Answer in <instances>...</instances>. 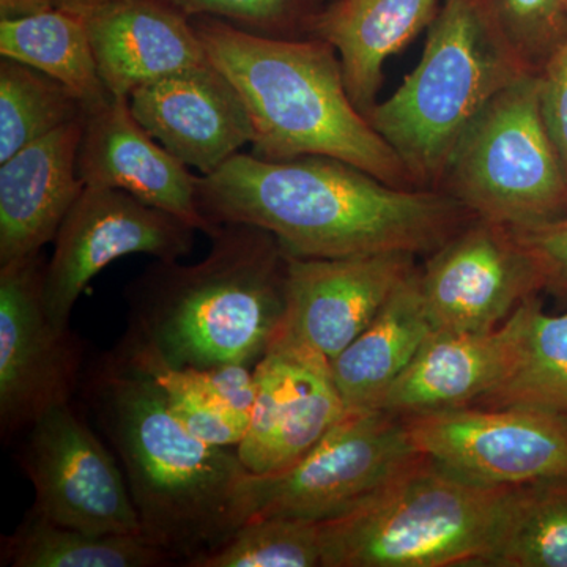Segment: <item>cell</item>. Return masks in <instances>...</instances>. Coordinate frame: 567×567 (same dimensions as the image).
<instances>
[{
  "label": "cell",
  "mask_w": 567,
  "mask_h": 567,
  "mask_svg": "<svg viewBox=\"0 0 567 567\" xmlns=\"http://www.w3.org/2000/svg\"><path fill=\"white\" fill-rule=\"evenodd\" d=\"M432 331L415 268L395 287L363 333L331 361L346 409H375Z\"/></svg>",
  "instance_id": "obj_22"
},
{
  "label": "cell",
  "mask_w": 567,
  "mask_h": 567,
  "mask_svg": "<svg viewBox=\"0 0 567 567\" xmlns=\"http://www.w3.org/2000/svg\"><path fill=\"white\" fill-rule=\"evenodd\" d=\"M200 262L158 260L130 282L126 346L177 368L256 365L281 324L287 252L251 224H219Z\"/></svg>",
  "instance_id": "obj_3"
},
{
  "label": "cell",
  "mask_w": 567,
  "mask_h": 567,
  "mask_svg": "<svg viewBox=\"0 0 567 567\" xmlns=\"http://www.w3.org/2000/svg\"><path fill=\"white\" fill-rule=\"evenodd\" d=\"M192 224L121 189L85 186L54 238L44 267L43 305L51 322L70 327L74 305L103 268L132 254L178 260L192 252Z\"/></svg>",
  "instance_id": "obj_12"
},
{
  "label": "cell",
  "mask_w": 567,
  "mask_h": 567,
  "mask_svg": "<svg viewBox=\"0 0 567 567\" xmlns=\"http://www.w3.org/2000/svg\"><path fill=\"white\" fill-rule=\"evenodd\" d=\"M213 65L244 99L252 155L268 162L322 155L401 189L416 188L404 163L354 107L338 51L327 41L274 40L212 17L193 18Z\"/></svg>",
  "instance_id": "obj_4"
},
{
  "label": "cell",
  "mask_w": 567,
  "mask_h": 567,
  "mask_svg": "<svg viewBox=\"0 0 567 567\" xmlns=\"http://www.w3.org/2000/svg\"><path fill=\"white\" fill-rule=\"evenodd\" d=\"M509 319L516 330L509 374L473 405L539 406L567 420V315H547L533 295Z\"/></svg>",
  "instance_id": "obj_24"
},
{
  "label": "cell",
  "mask_w": 567,
  "mask_h": 567,
  "mask_svg": "<svg viewBox=\"0 0 567 567\" xmlns=\"http://www.w3.org/2000/svg\"><path fill=\"white\" fill-rule=\"evenodd\" d=\"M80 393L121 462L148 543L185 566L229 539L248 473L235 447L193 435L155 380L114 350L89 365Z\"/></svg>",
  "instance_id": "obj_2"
},
{
  "label": "cell",
  "mask_w": 567,
  "mask_h": 567,
  "mask_svg": "<svg viewBox=\"0 0 567 567\" xmlns=\"http://www.w3.org/2000/svg\"><path fill=\"white\" fill-rule=\"evenodd\" d=\"M514 349L511 319L488 333L434 330L375 409L410 416L476 404L509 374Z\"/></svg>",
  "instance_id": "obj_20"
},
{
  "label": "cell",
  "mask_w": 567,
  "mask_h": 567,
  "mask_svg": "<svg viewBox=\"0 0 567 567\" xmlns=\"http://www.w3.org/2000/svg\"><path fill=\"white\" fill-rule=\"evenodd\" d=\"M78 175L85 186L132 194L199 233L215 230L197 203V175L142 128L128 96H112L99 111L84 114Z\"/></svg>",
  "instance_id": "obj_17"
},
{
  "label": "cell",
  "mask_w": 567,
  "mask_h": 567,
  "mask_svg": "<svg viewBox=\"0 0 567 567\" xmlns=\"http://www.w3.org/2000/svg\"><path fill=\"white\" fill-rule=\"evenodd\" d=\"M84 117L66 85L25 63L0 61V163L33 142Z\"/></svg>",
  "instance_id": "obj_26"
},
{
  "label": "cell",
  "mask_w": 567,
  "mask_h": 567,
  "mask_svg": "<svg viewBox=\"0 0 567 567\" xmlns=\"http://www.w3.org/2000/svg\"><path fill=\"white\" fill-rule=\"evenodd\" d=\"M420 287L435 331L473 334L496 330L544 289L513 230L480 218L431 254Z\"/></svg>",
  "instance_id": "obj_13"
},
{
  "label": "cell",
  "mask_w": 567,
  "mask_h": 567,
  "mask_svg": "<svg viewBox=\"0 0 567 567\" xmlns=\"http://www.w3.org/2000/svg\"><path fill=\"white\" fill-rule=\"evenodd\" d=\"M415 268V254L409 252L339 259L287 254L284 315L268 349L305 350L331 363Z\"/></svg>",
  "instance_id": "obj_14"
},
{
  "label": "cell",
  "mask_w": 567,
  "mask_h": 567,
  "mask_svg": "<svg viewBox=\"0 0 567 567\" xmlns=\"http://www.w3.org/2000/svg\"><path fill=\"white\" fill-rule=\"evenodd\" d=\"M256 365L227 363L203 369L208 382L218 391L224 401L238 412L251 417L256 402L257 383L254 374Z\"/></svg>",
  "instance_id": "obj_34"
},
{
  "label": "cell",
  "mask_w": 567,
  "mask_h": 567,
  "mask_svg": "<svg viewBox=\"0 0 567 567\" xmlns=\"http://www.w3.org/2000/svg\"><path fill=\"white\" fill-rule=\"evenodd\" d=\"M185 567H322L320 524L287 517L246 522Z\"/></svg>",
  "instance_id": "obj_28"
},
{
  "label": "cell",
  "mask_w": 567,
  "mask_h": 567,
  "mask_svg": "<svg viewBox=\"0 0 567 567\" xmlns=\"http://www.w3.org/2000/svg\"><path fill=\"white\" fill-rule=\"evenodd\" d=\"M0 561L9 567H156L173 565L174 558L145 537L82 532L55 524L32 507L2 537Z\"/></svg>",
  "instance_id": "obj_25"
},
{
  "label": "cell",
  "mask_w": 567,
  "mask_h": 567,
  "mask_svg": "<svg viewBox=\"0 0 567 567\" xmlns=\"http://www.w3.org/2000/svg\"><path fill=\"white\" fill-rule=\"evenodd\" d=\"M257 393L237 447L248 472H279L305 457L346 413L331 363L297 349H268L254 368Z\"/></svg>",
  "instance_id": "obj_15"
},
{
  "label": "cell",
  "mask_w": 567,
  "mask_h": 567,
  "mask_svg": "<svg viewBox=\"0 0 567 567\" xmlns=\"http://www.w3.org/2000/svg\"><path fill=\"white\" fill-rule=\"evenodd\" d=\"M82 128L84 117L0 163V265L41 252L80 199Z\"/></svg>",
  "instance_id": "obj_19"
},
{
  "label": "cell",
  "mask_w": 567,
  "mask_h": 567,
  "mask_svg": "<svg viewBox=\"0 0 567 567\" xmlns=\"http://www.w3.org/2000/svg\"><path fill=\"white\" fill-rule=\"evenodd\" d=\"M436 11V0H334L320 14L315 39L338 51L347 93L364 117L379 103L388 59L429 28Z\"/></svg>",
  "instance_id": "obj_21"
},
{
  "label": "cell",
  "mask_w": 567,
  "mask_h": 567,
  "mask_svg": "<svg viewBox=\"0 0 567 567\" xmlns=\"http://www.w3.org/2000/svg\"><path fill=\"white\" fill-rule=\"evenodd\" d=\"M0 55L61 81L81 100L84 114L111 102L84 14L54 9L22 20L0 21Z\"/></svg>",
  "instance_id": "obj_23"
},
{
  "label": "cell",
  "mask_w": 567,
  "mask_h": 567,
  "mask_svg": "<svg viewBox=\"0 0 567 567\" xmlns=\"http://www.w3.org/2000/svg\"><path fill=\"white\" fill-rule=\"evenodd\" d=\"M535 486H487L424 456L365 505L320 522L322 567L488 566Z\"/></svg>",
  "instance_id": "obj_5"
},
{
  "label": "cell",
  "mask_w": 567,
  "mask_h": 567,
  "mask_svg": "<svg viewBox=\"0 0 567 567\" xmlns=\"http://www.w3.org/2000/svg\"><path fill=\"white\" fill-rule=\"evenodd\" d=\"M484 11L528 73L539 74L567 37V0H483Z\"/></svg>",
  "instance_id": "obj_31"
},
{
  "label": "cell",
  "mask_w": 567,
  "mask_h": 567,
  "mask_svg": "<svg viewBox=\"0 0 567 567\" xmlns=\"http://www.w3.org/2000/svg\"><path fill=\"white\" fill-rule=\"evenodd\" d=\"M130 110L153 140L208 175L251 144V117L233 82L210 61L142 85Z\"/></svg>",
  "instance_id": "obj_16"
},
{
  "label": "cell",
  "mask_w": 567,
  "mask_h": 567,
  "mask_svg": "<svg viewBox=\"0 0 567 567\" xmlns=\"http://www.w3.org/2000/svg\"><path fill=\"white\" fill-rule=\"evenodd\" d=\"M197 203L213 227H262L306 259L432 254L477 218L442 189L394 188L322 155L268 162L237 153L197 175Z\"/></svg>",
  "instance_id": "obj_1"
},
{
  "label": "cell",
  "mask_w": 567,
  "mask_h": 567,
  "mask_svg": "<svg viewBox=\"0 0 567 567\" xmlns=\"http://www.w3.org/2000/svg\"><path fill=\"white\" fill-rule=\"evenodd\" d=\"M18 462L41 516L95 535L142 536L121 462L74 401L52 406L22 434Z\"/></svg>",
  "instance_id": "obj_9"
},
{
  "label": "cell",
  "mask_w": 567,
  "mask_h": 567,
  "mask_svg": "<svg viewBox=\"0 0 567 567\" xmlns=\"http://www.w3.org/2000/svg\"><path fill=\"white\" fill-rule=\"evenodd\" d=\"M41 252L0 265V435L24 434L52 406L69 404L84 379V346L51 322Z\"/></svg>",
  "instance_id": "obj_11"
},
{
  "label": "cell",
  "mask_w": 567,
  "mask_h": 567,
  "mask_svg": "<svg viewBox=\"0 0 567 567\" xmlns=\"http://www.w3.org/2000/svg\"><path fill=\"white\" fill-rule=\"evenodd\" d=\"M509 229L535 262L543 287L567 295V215Z\"/></svg>",
  "instance_id": "obj_32"
},
{
  "label": "cell",
  "mask_w": 567,
  "mask_h": 567,
  "mask_svg": "<svg viewBox=\"0 0 567 567\" xmlns=\"http://www.w3.org/2000/svg\"><path fill=\"white\" fill-rule=\"evenodd\" d=\"M114 352L155 380L171 412L193 435L210 445L237 450L249 427V417L233 409L205 377L203 369L177 368L158 354L118 342Z\"/></svg>",
  "instance_id": "obj_27"
},
{
  "label": "cell",
  "mask_w": 567,
  "mask_h": 567,
  "mask_svg": "<svg viewBox=\"0 0 567 567\" xmlns=\"http://www.w3.org/2000/svg\"><path fill=\"white\" fill-rule=\"evenodd\" d=\"M488 566L567 567V481L536 484Z\"/></svg>",
  "instance_id": "obj_29"
},
{
  "label": "cell",
  "mask_w": 567,
  "mask_h": 567,
  "mask_svg": "<svg viewBox=\"0 0 567 567\" xmlns=\"http://www.w3.org/2000/svg\"><path fill=\"white\" fill-rule=\"evenodd\" d=\"M528 73L499 35L483 0H443L416 69L365 115L420 189H439L466 126Z\"/></svg>",
  "instance_id": "obj_6"
},
{
  "label": "cell",
  "mask_w": 567,
  "mask_h": 567,
  "mask_svg": "<svg viewBox=\"0 0 567 567\" xmlns=\"http://www.w3.org/2000/svg\"><path fill=\"white\" fill-rule=\"evenodd\" d=\"M82 14L112 96L210 61L193 18L167 0H111Z\"/></svg>",
  "instance_id": "obj_18"
},
{
  "label": "cell",
  "mask_w": 567,
  "mask_h": 567,
  "mask_svg": "<svg viewBox=\"0 0 567 567\" xmlns=\"http://www.w3.org/2000/svg\"><path fill=\"white\" fill-rule=\"evenodd\" d=\"M54 9L55 0H0V21L22 20Z\"/></svg>",
  "instance_id": "obj_35"
},
{
  "label": "cell",
  "mask_w": 567,
  "mask_h": 567,
  "mask_svg": "<svg viewBox=\"0 0 567 567\" xmlns=\"http://www.w3.org/2000/svg\"><path fill=\"white\" fill-rule=\"evenodd\" d=\"M106 2H111V0H55V7L82 14L93 9V7H99Z\"/></svg>",
  "instance_id": "obj_36"
},
{
  "label": "cell",
  "mask_w": 567,
  "mask_h": 567,
  "mask_svg": "<svg viewBox=\"0 0 567 567\" xmlns=\"http://www.w3.org/2000/svg\"><path fill=\"white\" fill-rule=\"evenodd\" d=\"M439 189L506 227L567 215V175L544 122L539 74H522L473 118Z\"/></svg>",
  "instance_id": "obj_7"
},
{
  "label": "cell",
  "mask_w": 567,
  "mask_h": 567,
  "mask_svg": "<svg viewBox=\"0 0 567 567\" xmlns=\"http://www.w3.org/2000/svg\"><path fill=\"white\" fill-rule=\"evenodd\" d=\"M423 457L401 415L346 410L293 465L246 473L235 495V524L268 517L333 520L365 505Z\"/></svg>",
  "instance_id": "obj_8"
},
{
  "label": "cell",
  "mask_w": 567,
  "mask_h": 567,
  "mask_svg": "<svg viewBox=\"0 0 567 567\" xmlns=\"http://www.w3.org/2000/svg\"><path fill=\"white\" fill-rule=\"evenodd\" d=\"M404 417L425 457L487 486L567 481V420L532 405H465Z\"/></svg>",
  "instance_id": "obj_10"
},
{
  "label": "cell",
  "mask_w": 567,
  "mask_h": 567,
  "mask_svg": "<svg viewBox=\"0 0 567 567\" xmlns=\"http://www.w3.org/2000/svg\"><path fill=\"white\" fill-rule=\"evenodd\" d=\"M540 78V110L567 175V37Z\"/></svg>",
  "instance_id": "obj_33"
},
{
  "label": "cell",
  "mask_w": 567,
  "mask_h": 567,
  "mask_svg": "<svg viewBox=\"0 0 567 567\" xmlns=\"http://www.w3.org/2000/svg\"><path fill=\"white\" fill-rule=\"evenodd\" d=\"M189 18L212 17L274 40L315 39V25L334 0H167Z\"/></svg>",
  "instance_id": "obj_30"
}]
</instances>
